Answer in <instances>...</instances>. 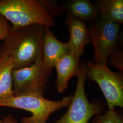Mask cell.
<instances>
[{"label": "cell", "instance_id": "6da1fadb", "mask_svg": "<svg viewBox=\"0 0 123 123\" xmlns=\"http://www.w3.org/2000/svg\"><path fill=\"white\" fill-rule=\"evenodd\" d=\"M32 24L12 28L0 51L13 59V70L30 66L43 60V41L45 27Z\"/></svg>", "mask_w": 123, "mask_h": 123}, {"label": "cell", "instance_id": "7a4b0ae2", "mask_svg": "<svg viewBox=\"0 0 123 123\" xmlns=\"http://www.w3.org/2000/svg\"><path fill=\"white\" fill-rule=\"evenodd\" d=\"M0 14L12 24V28L32 24L54 25L55 18L43 0H0Z\"/></svg>", "mask_w": 123, "mask_h": 123}, {"label": "cell", "instance_id": "3957f363", "mask_svg": "<svg viewBox=\"0 0 123 123\" xmlns=\"http://www.w3.org/2000/svg\"><path fill=\"white\" fill-rule=\"evenodd\" d=\"M87 63L80 62L76 88L66 113L53 123H88L92 117L103 113L106 104L99 99L88 101L85 91Z\"/></svg>", "mask_w": 123, "mask_h": 123}, {"label": "cell", "instance_id": "277c9868", "mask_svg": "<svg viewBox=\"0 0 123 123\" xmlns=\"http://www.w3.org/2000/svg\"><path fill=\"white\" fill-rule=\"evenodd\" d=\"M72 95L63 98L58 101L50 100L44 96L26 94L0 100V107H7L22 109L30 112L31 116L23 117L21 123H47L51 114L57 110L68 107Z\"/></svg>", "mask_w": 123, "mask_h": 123}, {"label": "cell", "instance_id": "5b68a950", "mask_svg": "<svg viewBox=\"0 0 123 123\" xmlns=\"http://www.w3.org/2000/svg\"><path fill=\"white\" fill-rule=\"evenodd\" d=\"M86 78L95 82L106 100L108 109L123 108V73L114 72L106 64L87 63Z\"/></svg>", "mask_w": 123, "mask_h": 123}, {"label": "cell", "instance_id": "8992f818", "mask_svg": "<svg viewBox=\"0 0 123 123\" xmlns=\"http://www.w3.org/2000/svg\"><path fill=\"white\" fill-rule=\"evenodd\" d=\"M53 68L42 60L26 68L13 70L14 96L34 94L44 96Z\"/></svg>", "mask_w": 123, "mask_h": 123}, {"label": "cell", "instance_id": "52a82bcc", "mask_svg": "<svg viewBox=\"0 0 123 123\" xmlns=\"http://www.w3.org/2000/svg\"><path fill=\"white\" fill-rule=\"evenodd\" d=\"M89 23L91 43L94 51L93 62L106 64L110 54L118 48L121 25L98 19Z\"/></svg>", "mask_w": 123, "mask_h": 123}, {"label": "cell", "instance_id": "ba28073f", "mask_svg": "<svg viewBox=\"0 0 123 123\" xmlns=\"http://www.w3.org/2000/svg\"><path fill=\"white\" fill-rule=\"evenodd\" d=\"M65 23L70 33V38L67 42L69 53L80 58L85 46L91 43L88 27L86 22L68 13L67 14Z\"/></svg>", "mask_w": 123, "mask_h": 123}, {"label": "cell", "instance_id": "9c48e42d", "mask_svg": "<svg viewBox=\"0 0 123 123\" xmlns=\"http://www.w3.org/2000/svg\"><path fill=\"white\" fill-rule=\"evenodd\" d=\"M69 53L68 43L57 39L50 29L45 27L43 41V61L49 67L53 68L62 57Z\"/></svg>", "mask_w": 123, "mask_h": 123}, {"label": "cell", "instance_id": "30bf717a", "mask_svg": "<svg viewBox=\"0 0 123 123\" xmlns=\"http://www.w3.org/2000/svg\"><path fill=\"white\" fill-rule=\"evenodd\" d=\"M80 58L69 53L65 54L54 67L57 70L56 84L58 92H63L68 88L69 81L77 76L79 71Z\"/></svg>", "mask_w": 123, "mask_h": 123}, {"label": "cell", "instance_id": "8fae6325", "mask_svg": "<svg viewBox=\"0 0 123 123\" xmlns=\"http://www.w3.org/2000/svg\"><path fill=\"white\" fill-rule=\"evenodd\" d=\"M65 11L87 23L98 19L96 7L89 0H71L63 6Z\"/></svg>", "mask_w": 123, "mask_h": 123}, {"label": "cell", "instance_id": "7c38bea8", "mask_svg": "<svg viewBox=\"0 0 123 123\" xmlns=\"http://www.w3.org/2000/svg\"><path fill=\"white\" fill-rule=\"evenodd\" d=\"M94 5L98 11V19L120 25L123 24V0H98Z\"/></svg>", "mask_w": 123, "mask_h": 123}, {"label": "cell", "instance_id": "4fadbf2b", "mask_svg": "<svg viewBox=\"0 0 123 123\" xmlns=\"http://www.w3.org/2000/svg\"><path fill=\"white\" fill-rule=\"evenodd\" d=\"M13 59L4 53L0 54V100L14 96L12 71Z\"/></svg>", "mask_w": 123, "mask_h": 123}, {"label": "cell", "instance_id": "5bb4252c", "mask_svg": "<svg viewBox=\"0 0 123 123\" xmlns=\"http://www.w3.org/2000/svg\"><path fill=\"white\" fill-rule=\"evenodd\" d=\"M92 123H123L122 110L107 109L103 113L94 116Z\"/></svg>", "mask_w": 123, "mask_h": 123}, {"label": "cell", "instance_id": "9a60e30c", "mask_svg": "<svg viewBox=\"0 0 123 123\" xmlns=\"http://www.w3.org/2000/svg\"><path fill=\"white\" fill-rule=\"evenodd\" d=\"M106 64L107 66L111 65L123 73V52L122 49L118 48L108 57Z\"/></svg>", "mask_w": 123, "mask_h": 123}, {"label": "cell", "instance_id": "2e32d148", "mask_svg": "<svg viewBox=\"0 0 123 123\" xmlns=\"http://www.w3.org/2000/svg\"><path fill=\"white\" fill-rule=\"evenodd\" d=\"M47 8L53 17L57 18L61 16L65 11L63 6H60L54 0H43Z\"/></svg>", "mask_w": 123, "mask_h": 123}, {"label": "cell", "instance_id": "e0dca14e", "mask_svg": "<svg viewBox=\"0 0 123 123\" xmlns=\"http://www.w3.org/2000/svg\"><path fill=\"white\" fill-rule=\"evenodd\" d=\"M12 26L7 20L0 14V41H4L9 35Z\"/></svg>", "mask_w": 123, "mask_h": 123}, {"label": "cell", "instance_id": "ac0fdd59", "mask_svg": "<svg viewBox=\"0 0 123 123\" xmlns=\"http://www.w3.org/2000/svg\"><path fill=\"white\" fill-rule=\"evenodd\" d=\"M3 120L4 121V123H18L17 120L13 118L11 115L4 117Z\"/></svg>", "mask_w": 123, "mask_h": 123}, {"label": "cell", "instance_id": "d6986e66", "mask_svg": "<svg viewBox=\"0 0 123 123\" xmlns=\"http://www.w3.org/2000/svg\"><path fill=\"white\" fill-rule=\"evenodd\" d=\"M0 123H4L3 119H0Z\"/></svg>", "mask_w": 123, "mask_h": 123}, {"label": "cell", "instance_id": "ffe728a7", "mask_svg": "<svg viewBox=\"0 0 123 123\" xmlns=\"http://www.w3.org/2000/svg\"></svg>", "mask_w": 123, "mask_h": 123}]
</instances>
